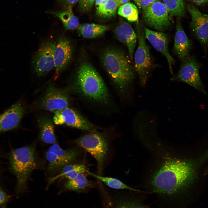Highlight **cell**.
<instances>
[{
    "label": "cell",
    "mask_w": 208,
    "mask_h": 208,
    "mask_svg": "<svg viewBox=\"0 0 208 208\" xmlns=\"http://www.w3.org/2000/svg\"><path fill=\"white\" fill-rule=\"evenodd\" d=\"M148 178L151 192L164 197H180L194 183L199 169L208 158V151L196 159L184 158L178 151L156 147Z\"/></svg>",
    "instance_id": "obj_1"
},
{
    "label": "cell",
    "mask_w": 208,
    "mask_h": 208,
    "mask_svg": "<svg viewBox=\"0 0 208 208\" xmlns=\"http://www.w3.org/2000/svg\"><path fill=\"white\" fill-rule=\"evenodd\" d=\"M74 90L86 100L107 106L111 96L103 79L90 63L83 62L78 67L73 82Z\"/></svg>",
    "instance_id": "obj_2"
},
{
    "label": "cell",
    "mask_w": 208,
    "mask_h": 208,
    "mask_svg": "<svg viewBox=\"0 0 208 208\" xmlns=\"http://www.w3.org/2000/svg\"><path fill=\"white\" fill-rule=\"evenodd\" d=\"M103 66L120 95L125 96L134 79V71L129 58L118 49L107 48L102 55Z\"/></svg>",
    "instance_id": "obj_3"
},
{
    "label": "cell",
    "mask_w": 208,
    "mask_h": 208,
    "mask_svg": "<svg viewBox=\"0 0 208 208\" xmlns=\"http://www.w3.org/2000/svg\"><path fill=\"white\" fill-rule=\"evenodd\" d=\"M9 160L11 169L17 178L16 192L19 195L25 190L29 175L37 166L34 146L23 147L12 150Z\"/></svg>",
    "instance_id": "obj_4"
},
{
    "label": "cell",
    "mask_w": 208,
    "mask_h": 208,
    "mask_svg": "<svg viewBox=\"0 0 208 208\" xmlns=\"http://www.w3.org/2000/svg\"><path fill=\"white\" fill-rule=\"evenodd\" d=\"M75 142L94 158L97 163L98 175L101 174L108 148L106 133L97 131L88 132L75 140Z\"/></svg>",
    "instance_id": "obj_5"
},
{
    "label": "cell",
    "mask_w": 208,
    "mask_h": 208,
    "mask_svg": "<svg viewBox=\"0 0 208 208\" xmlns=\"http://www.w3.org/2000/svg\"><path fill=\"white\" fill-rule=\"evenodd\" d=\"M137 25L138 46L134 55V69L139 76L141 85L144 86L154 67V63L146 41L144 30L140 25Z\"/></svg>",
    "instance_id": "obj_6"
},
{
    "label": "cell",
    "mask_w": 208,
    "mask_h": 208,
    "mask_svg": "<svg viewBox=\"0 0 208 208\" xmlns=\"http://www.w3.org/2000/svg\"><path fill=\"white\" fill-rule=\"evenodd\" d=\"M169 15L164 3L159 1L142 10L141 20L146 26L163 32L172 26Z\"/></svg>",
    "instance_id": "obj_7"
},
{
    "label": "cell",
    "mask_w": 208,
    "mask_h": 208,
    "mask_svg": "<svg viewBox=\"0 0 208 208\" xmlns=\"http://www.w3.org/2000/svg\"><path fill=\"white\" fill-rule=\"evenodd\" d=\"M201 66V64L194 56L189 55L182 61L179 71L170 80L186 83L205 94L199 73Z\"/></svg>",
    "instance_id": "obj_8"
},
{
    "label": "cell",
    "mask_w": 208,
    "mask_h": 208,
    "mask_svg": "<svg viewBox=\"0 0 208 208\" xmlns=\"http://www.w3.org/2000/svg\"><path fill=\"white\" fill-rule=\"evenodd\" d=\"M53 118L56 125L67 126L88 132L97 131L96 127L78 112L67 107L54 113Z\"/></svg>",
    "instance_id": "obj_9"
},
{
    "label": "cell",
    "mask_w": 208,
    "mask_h": 208,
    "mask_svg": "<svg viewBox=\"0 0 208 208\" xmlns=\"http://www.w3.org/2000/svg\"><path fill=\"white\" fill-rule=\"evenodd\" d=\"M56 42L47 40L42 43L36 53L33 63L38 77L43 76L55 67L54 53Z\"/></svg>",
    "instance_id": "obj_10"
},
{
    "label": "cell",
    "mask_w": 208,
    "mask_h": 208,
    "mask_svg": "<svg viewBox=\"0 0 208 208\" xmlns=\"http://www.w3.org/2000/svg\"><path fill=\"white\" fill-rule=\"evenodd\" d=\"M187 8L191 17L192 32L206 52L208 49V15L201 12L191 3L187 5Z\"/></svg>",
    "instance_id": "obj_11"
},
{
    "label": "cell",
    "mask_w": 208,
    "mask_h": 208,
    "mask_svg": "<svg viewBox=\"0 0 208 208\" xmlns=\"http://www.w3.org/2000/svg\"><path fill=\"white\" fill-rule=\"evenodd\" d=\"M69 102L68 95L65 91L51 85L47 88L38 106L39 109L54 113L68 107Z\"/></svg>",
    "instance_id": "obj_12"
},
{
    "label": "cell",
    "mask_w": 208,
    "mask_h": 208,
    "mask_svg": "<svg viewBox=\"0 0 208 208\" xmlns=\"http://www.w3.org/2000/svg\"><path fill=\"white\" fill-rule=\"evenodd\" d=\"M144 30L146 38L155 49L165 57L170 71L172 73V67L175 62L169 51V40L167 35L163 32L152 30L146 27Z\"/></svg>",
    "instance_id": "obj_13"
},
{
    "label": "cell",
    "mask_w": 208,
    "mask_h": 208,
    "mask_svg": "<svg viewBox=\"0 0 208 208\" xmlns=\"http://www.w3.org/2000/svg\"><path fill=\"white\" fill-rule=\"evenodd\" d=\"M73 51L72 44L67 38L60 37L56 42L54 56L55 67L57 75L64 70L69 64Z\"/></svg>",
    "instance_id": "obj_14"
},
{
    "label": "cell",
    "mask_w": 208,
    "mask_h": 208,
    "mask_svg": "<svg viewBox=\"0 0 208 208\" xmlns=\"http://www.w3.org/2000/svg\"><path fill=\"white\" fill-rule=\"evenodd\" d=\"M23 104L15 103L0 114V133L17 128L25 113Z\"/></svg>",
    "instance_id": "obj_15"
},
{
    "label": "cell",
    "mask_w": 208,
    "mask_h": 208,
    "mask_svg": "<svg viewBox=\"0 0 208 208\" xmlns=\"http://www.w3.org/2000/svg\"><path fill=\"white\" fill-rule=\"evenodd\" d=\"M114 33L118 40L127 47L130 59L132 61L137 41L136 33L131 24L124 21L120 22L116 27Z\"/></svg>",
    "instance_id": "obj_16"
},
{
    "label": "cell",
    "mask_w": 208,
    "mask_h": 208,
    "mask_svg": "<svg viewBox=\"0 0 208 208\" xmlns=\"http://www.w3.org/2000/svg\"><path fill=\"white\" fill-rule=\"evenodd\" d=\"M173 50L179 59L183 61L189 55L191 47V42L183 28L180 17H177Z\"/></svg>",
    "instance_id": "obj_17"
},
{
    "label": "cell",
    "mask_w": 208,
    "mask_h": 208,
    "mask_svg": "<svg viewBox=\"0 0 208 208\" xmlns=\"http://www.w3.org/2000/svg\"><path fill=\"white\" fill-rule=\"evenodd\" d=\"M87 174L86 172L81 173L74 179L68 180L64 184V190L81 193L95 187L94 183L87 178Z\"/></svg>",
    "instance_id": "obj_18"
},
{
    "label": "cell",
    "mask_w": 208,
    "mask_h": 208,
    "mask_svg": "<svg viewBox=\"0 0 208 208\" xmlns=\"http://www.w3.org/2000/svg\"><path fill=\"white\" fill-rule=\"evenodd\" d=\"M53 123V121L46 117L40 118L38 120L39 137L41 141L45 143L54 144L56 142Z\"/></svg>",
    "instance_id": "obj_19"
},
{
    "label": "cell",
    "mask_w": 208,
    "mask_h": 208,
    "mask_svg": "<svg viewBox=\"0 0 208 208\" xmlns=\"http://www.w3.org/2000/svg\"><path fill=\"white\" fill-rule=\"evenodd\" d=\"M64 166L60 173L49 179L47 187L59 178H66L68 180H71L80 173L86 172L87 170V166L80 163L70 164Z\"/></svg>",
    "instance_id": "obj_20"
},
{
    "label": "cell",
    "mask_w": 208,
    "mask_h": 208,
    "mask_svg": "<svg viewBox=\"0 0 208 208\" xmlns=\"http://www.w3.org/2000/svg\"><path fill=\"white\" fill-rule=\"evenodd\" d=\"M109 28V26L105 25L84 23L79 25L78 27V31L83 37L92 38L101 35Z\"/></svg>",
    "instance_id": "obj_21"
},
{
    "label": "cell",
    "mask_w": 208,
    "mask_h": 208,
    "mask_svg": "<svg viewBox=\"0 0 208 208\" xmlns=\"http://www.w3.org/2000/svg\"><path fill=\"white\" fill-rule=\"evenodd\" d=\"M48 151L55 154L64 161L66 165L75 161L80 153V152L76 148L67 150L62 149L56 143L50 146Z\"/></svg>",
    "instance_id": "obj_22"
},
{
    "label": "cell",
    "mask_w": 208,
    "mask_h": 208,
    "mask_svg": "<svg viewBox=\"0 0 208 208\" xmlns=\"http://www.w3.org/2000/svg\"><path fill=\"white\" fill-rule=\"evenodd\" d=\"M51 13L59 18L67 30H74L79 25L77 17L73 13L72 8L63 12H51Z\"/></svg>",
    "instance_id": "obj_23"
},
{
    "label": "cell",
    "mask_w": 208,
    "mask_h": 208,
    "mask_svg": "<svg viewBox=\"0 0 208 208\" xmlns=\"http://www.w3.org/2000/svg\"><path fill=\"white\" fill-rule=\"evenodd\" d=\"M86 172L88 174L97 179L99 181L103 183L109 187L116 189H126L135 192L140 191L131 187L124 184L121 181L116 178L109 177H105L97 175L90 172L87 170Z\"/></svg>",
    "instance_id": "obj_24"
},
{
    "label": "cell",
    "mask_w": 208,
    "mask_h": 208,
    "mask_svg": "<svg viewBox=\"0 0 208 208\" xmlns=\"http://www.w3.org/2000/svg\"><path fill=\"white\" fill-rule=\"evenodd\" d=\"M118 14L129 22L138 21L139 12L137 6L128 2L118 7Z\"/></svg>",
    "instance_id": "obj_25"
},
{
    "label": "cell",
    "mask_w": 208,
    "mask_h": 208,
    "mask_svg": "<svg viewBox=\"0 0 208 208\" xmlns=\"http://www.w3.org/2000/svg\"><path fill=\"white\" fill-rule=\"evenodd\" d=\"M169 14L180 17L185 14V6L183 0H162Z\"/></svg>",
    "instance_id": "obj_26"
},
{
    "label": "cell",
    "mask_w": 208,
    "mask_h": 208,
    "mask_svg": "<svg viewBox=\"0 0 208 208\" xmlns=\"http://www.w3.org/2000/svg\"><path fill=\"white\" fill-rule=\"evenodd\" d=\"M118 8L115 0H108L103 5L96 9L97 14L103 18H108L115 16Z\"/></svg>",
    "instance_id": "obj_27"
},
{
    "label": "cell",
    "mask_w": 208,
    "mask_h": 208,
    "mask_svg": "<svg viewBox=\"0 0 208 208\" xmlns=\"http://www.w3.org/2000/svg\"><path fill=\"white\" fill-rule=\"evenodd\" d=\"M111 208H147L137 199L126 198L120 199L116 202Z\"/></svg>",
    "instance_id": "obj_28"
},
{
    "label": "cell",
    "mask_w": 208,
    "mask_h": 208,
    "mask_svg": "<svg viewBox=\"0 0 208 208\" xmlns=\"http://www.w3.org/2000/svg\"><path fill=\"white\" fill-rule=\"evenodd\" d=\"M46 157L48 162L47 169L49 171H52L66 165L64 161L49 151L46 153Z\"/></svg>",
    "instance_id": "obj_29"
},
{
    "label": "cell",
    "mask_w": 208,
    "mask_h": 208,
    "mask_svg": "<svg viewBox=\"0 0 208 208\" xmlns=\"http://www.w3.org/2000/svg\"><path fill=\"white\" fill-rule=\"evenodd\" d=\"M96 0H80L79 7L80 9L83 12L87 11L91 9L95 3Z\"/></svg>",
    "instance_id": "obj_30"
},
{
    "label": "cell",
    "mask_w": 208,
    "mask_h": 208,
    "mask_svg": "<svg viewBox=\"0 0 208 208\" xmlns=\"http://www.w3.org/2000/svg\"><path fill=\"white\" fill-rule=\"evenodd\" d=\"M139 8L142 10L146 8L152 3L160 0H133Z\"/></svg>",
    "instance_id": "obj_31"
},
{
    "label": "cell",
    "mask_w": 208,
    "mask_h": 208,
    "mask_svg": "<svg viewBox=\"0 0 208 208\" xmlns=\"http://www.w3.org/2000/svg\"><path fill=\"white\" fill-rule=\"evenodd\" d=\"M61 3L67 9L72 8L73 5L79 2L80 0H57Z\"/></svg>",
    "instance_id": "obj_32"
},
{
    "label": "cell",
    "mask_w": 208,
    "mask_h": 208,
    "mask_svg": "<svg viewBox=\"0 0 208 208\" xmlns=\"http://www.w3.org/2000/svg\"><path fill=\"white\" fill-rule=\"evenodd\" d=\"M9 199L7 194L0 188V207L7 203Z\"/></svg>",
    "instance_id": "obj_33"
},
{
    "label": "cell",
    "mask_w": 208,
    "mask_h": 208,
    "mask_svg": "<svg viewBox=\"0 0 208 208\" xmlns=\"http://www.w3.org/2000/svg\"><path fill=\"white\" fill-rule=\"evenodd\" d=\"M108 0H96L95 5L96 9L105 4Z\"/></svg>",
    "instance_id": "obj_34"
},
{
    "label": "cell",
    "mask_w": 208,
    "mask_h": 208,
    "mask_svg": "<svg viewBox=\"0 0 208 208\" xmlns=\"http://www.w3.org/2000/svg\"><path fill=\"white\" fill-rule=\"evenodd\" d=\"M191 2L198 5L204 4L208 2V0H190Z\"/></svg>",
    "instance_id": "obj_35"
},
{
    "label": "cell",
    "mask_w": 208,
    "mask_h": 208,
    "mask_svg": "<svg viewBox=\"0 0 208 208\" xmlns=\"http://www.w3.org/2000/svg\"><path fill=\"white\" fill-rule=\"evenodd\" d=\"M118 8L120 6L124 5L128 2L130 0H115Z\"/></svg>",
    "instance_id": "obj_36"
},
{
    "label": "cell",
    "mask_w": 208,
    "mask_h": 208,
    "mask_svg": "<svg viewBox=\"0 0 208 208\" xmlns=\"http://www.w3.org/2000/svg\"><path fill=\"white\" fill-rule=\"evenodd\" d=\"M208 174V168L205 171L204 173V175H206Z\"/></svg>",
    "instance_id": "obj_37"
}]
</instances>
